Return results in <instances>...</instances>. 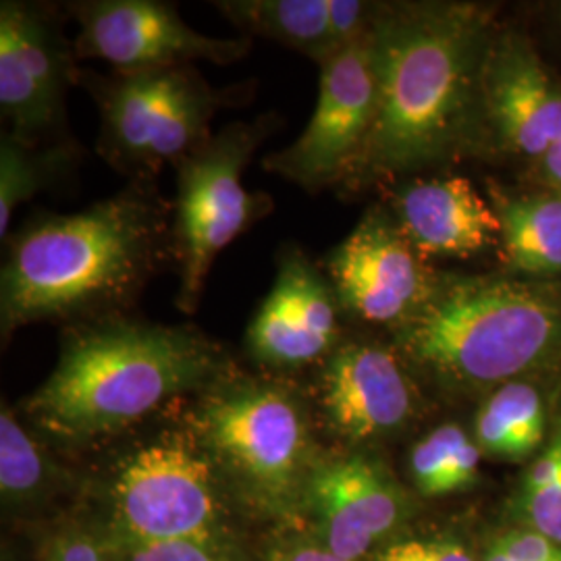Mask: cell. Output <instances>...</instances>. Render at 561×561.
Masks as SVG:
<instances>
[{
	"mask_svg": "<svg viewBox=\"0 0 561 561\" xmlns=\"http://www.w3.org/2000/svg\"><path fill=\"white\" fill-rule=\"evenodd\" d=\"M468 433L460 424L447 422L424 435L410 451V477L424 497H445L449 466Z\"/></svg>",
	"mask_w": 561,
	"mask_h": 561,
	"instance_id": "24",
	"label": "cell"
},
{
	"mask_svg": "<svg viewBox=\"0 0 561 561\" xmlns=\"http://www.w3.org/2000/svg\"><path fill=\"white\" fill-rule=\"evenodd\" d=\"M319 67V99L312 117L296 141L262 161L268 173L310 194L347 180L370 136L379 94L370 30Z\"/></svg>",
	"mask_w": 561,
	"mask_h": 561,
	"instance_id": "9",
	"label": "cell"
},
{
	"mask_svg": "<svg viewBox=\"0 0 561 561\" xmlns=\"http://www.w3.org/2000/svg\"><path fill=\"white\" fill-rule=\"evenodd\" d=\"M41 561H117L115 549L83 530L67 528L46 542Z\"/></svg>",
	"mask_w": 561,
	"mask_h": 561,
	"instance_id": "27",
	"label": "cell"
},
{
	"mask_svg": "<svg viewBox=\"0 0 561 561\" xmlns=\"http://www.w3.org/2000/svg\"><path fill=\"white\" fill-rule=\"evenodd\" d=\"M370 41L377 113L360 159L343 185L431 169L470 141L481 108L489 23L463 2H412L379 9Z\"/></svg>",
	"mask_w": 561,
	"mask_h": 561,
	"instance_id": "1",
	"label": "cell"
},
{
	"mask_svg": "<svg viewBox=\"0 0 561 561\" xmlns=\"http://www.w3.org/2000/svg\"><path fill=\"white\" fill-rule=\"evenodd\" d=\"M375 561H477L463 542L447 535L405 537L382 547Z\"/></svg>",
	"mask_w": 561,
	"mask_h": 561,
	"instance_id": "26",
	"label": "cell"
},
{
	"mask_svg": "<svg viewBox=\"0 0 561 561\" xmlns=\"http://www.w3.org/2000/svg\"><path fill=\"white\" fill-rule=\"evenodd\" d=\"M514 510L522 526L561 545V424L545 443L516 491Z\"/></svg>",
	"mask_w": 561,
	"mask_h": 561,
	"instance_id": "23",
	"label": "cell"
},
{
	"mask_svg": "<svg viewBox=\"0 0 561 561\" xmlns=\"http://www.w3.org/2000/svg\"><path fill=\"white\" fill-rule=\"evenodd\" d=\"M80 23L73 46L81 59L106 60L117 73L183 67L194 60L231 65L250 53L248 36L217 38L196 32L175 7L159 0L73 2Z\"/></svg>",
	"mask_w": 561,
	"mask_h": 561,
	"instance_id": "10",
	"label": "cell"
},
{
	"mask_svg": "<svg viewBox=\"0 0 561 561\" xmlns=\"http://www.w3.org/2000/svg\"><path fill=\"white\" fill-rule=\"evenodd\" d=\"M481 561H512L507 560L505 556H503L502 551L493 545V542H489L486 545V549H484V556H482Z\"/></svg>",
	"mask_w": 561,
	"mask_h": 561,
	"instance_id": "32",
	"label": "cell"
},
{
	"mask_svg": "<svg viewBox=\"0 0 561 561\" xmlns=\"http://www.w3.org/2000/svg\"><path fill=\"white\" fill-rule=\"evenodd\" d=\"M115 549L117 561H236L225 542L121 541Z\"/></svg>",
	"mask_w": 561,
	"mask_h": 561,
	"instance_id": "25",
	"label": "cell"
},
{
	"mask_svg": "<svg viewBox=\"0 0 561 561\" xmlns=\"http://www.w3.org/2000/svg\"><path fill=\"white\" fill-rule=\"evenodd\" d=\"M221 479L192 424L131 447L111 479L121 541L225 542Z\"/></svg>",
	"mask_w": 561,
	"mask_h": 561,
	"instance_id": "8",
	"label": "cell"
},
{
	"mask_svg": "<svg viewBox=\"0 0 561 561\" xmlns=\"http://www.w3.org/2000/svg\"><path fill=\"white\" fill-rule=\"evenodd\" d=\"M377 11L379 7L362 0H329V20L337 48L368 34Z\"/></svg>",
	"mask_w": 561,
	"mask_h": 561,
	"instance_id": "29",
	"label": "cell"
},
{
	"mask_svg": "<svg viewBox=\"0 0 561 561\" xmlns=\"http://www.w3.org/2000/svg\"><path fill=\"white\" fill-rule=\"evenodd\" d=\"M493 208L500 219L505 262L526 275L551 277L561 273V196H502Z\"/></svg>",
	"mask_w": 561,
	"mask_h": 561,
	"instance_id": "20",
	"label": "cell"
},
{
	"mask_svg": "<svg viewBox=\"0 0 561 561\" xmlns=\"http://www.w3.org/2000/svg\"><path fill=\"white\" fill-rule=\"evenodd\" d=\"M396 222L422 256H470L500 241L493 204L460 175L401 185Z\"/></svg>",
	"mask_w": 561,
	"mask_h": 561,
	"instance_id": "17",
	"label": "cell"
},
{
	"mask_svg": "<svg viewBox=\"0 0 561 561\" xmlns=\"http://www.w3.org/2000/svg\"><path fill=\"white\" fill-rule=\"evenodd\" d=\"M422 259L398 222L373 210L329 254L327 277L345 314L398 329L435 287Z\"/></svg>",
	"mask_w": 561,
	"mask_h": 561,
	"instance_id": "12",
	"label": "cell"
},
{
	"mask_svg": "<svg viewBox=\"0 0 561 561\" xmlns=\"http://www.w3.org/2000/svg\"><path fill=\"white\" fill-rule=\"evenodd\" d=\"M277 129L275 115L233 121L178 164V201L171 229L180 262L178 306L196 312L217 256L273 210V201L243 185L245 167Z\"/></svg>",
	"mask_w": 561,
	"mask_h": 561,
	"instance_id": "7",
	"label": "cell"
},
{
	"mask_svg": "<svg viewBox=\"0 0 561 561\" xmlns=\"http://www.w3.org/2000/svg\"><path fill=\"white\" fill-rule=\"evenodd\" d=\"M493 545L512 561H561V545L533 528H512L497 535Z\"/></svg>",
	"mask_w": 561,
	"mask_h": 561,
	"instance_id": "28",
	"label": "cell"
},
{
	"mask_svg": "<svg viewBox=\"0 0 561 561\" xmlns=\"http://www.w3.org/2000/svg\"><path fill=\"white\" fill-rule=\"evenodd\" d=\"M243 36H261L322 65L340 48L331 32L329 0H225L215 2Z\"/></svg>",
	"mask_w": 561,
	"mask_h": 561,
	"instance_id": "18",
	"label": "cell"
},
{
	"mask_svg": "<svg viewBox=\"0 0 561 561\" xmlns=\"http://www.w3.org/2000/svg\"><path fill=\"white\" fill-rule=\"evenodd\" d=\"M341 306L333 283L300 250L280 254L271 294L245 331L254 360L294 370L327 360L340 347Z\"/></svg>",
	"mask_w": 561,
	"mask_h": 561,
	"instance_id": "15",
	"label": "cell"
},
{
	"mask_svg": "<svg viewBox=\"0 0 561 561\" xmlns=\"http://www.w3.org/2000/svg\"><path fill=\"white\" fill-rule=\"evenodd\" d=\"M73 76L69 46L48 13L15 0L0 4V113L9 136L41 148L59 127Z\"/></svg>",
	"mask_w": 561,
	"mask_h": 561,
	"instance_id": "13",
	"label": "cell"
},
{
	"mask_svg": "<svg viewBox=\"0 0 561 561\" xmlns=\"http://www.w3.org/2000/svg\"><path fill=\"white\" fill-rule=\"evenodd\" d=\"M101 113L102 157L136 181L180 164L208 140L210 121L243 85L215 88L192 65L117 73H88Z\"/></svg>",
	"mask_w": 561,
	"mask_h": 561,
	"instance_id": "6",
	"label": "cell"
},
{
	"mask_svg": "<svg viewBox=\"0 0 561 561\" xmlns=\"http://www.w3.org/2000/svg\"><path fill=\"white\" fill-rule=\"evenodd\" d=\"M190 424L222 479L250 502L273 514L300 510L304 489L322 456L294 387L222 377L206 389Z\"/></svg>",
	"mask_w": 561,
	"mask_h": 561,
	"instance_id": "5",
	"label": "cell"
},
{
	"mask_svg": "<svg viewBox=\"0 0 561 561\" xmlns=\"http://www.w3.org/2000/svg\"><path fill=\"white\" fill-rule=\"evenodd\" d=\"M169 241L167 204L146 181L73 215H38L9 238L0 277L7 341L38 321H101L140 296Z\"/></svg>",
	"mask_w": 561,
	"mask_h": 561,
	"instance_id": "2",
	"label": "cell"
},
{
	"mask_svg": "<svg viewBox=\"0 0 561 561\" xmlns=\"http://www.w3.org/2000/svg\"><path fill=\"white\" fill-rule=\"evenodd\" d=\"M474 442L491 460L535 456L547 443V408L539 387L524 379L497 387L477 414Z\"/></svg>",
	"mask_w": 561,
	"mask_h": 561,
	"instance_id": "19",
	"label": "cell"
},
{
	"mask_svg": "<svg viewBox=\"0 0 561 561\" xmlns=\"http://www.w3.org/2000/svg\"><path fill=\"white\" fill-rule=\"evenodd\" d=\"M73 162V148L62 144L34 148L4 134L0 141V240H7L13 213L34 198Z\"/></svg>",
	"mask_w": 561,
	"mask_h": 561,
	"instance_id": "22",
	"label": "cell"
},
{
	"mask_svg": "<svg viewBox=\"0 0 561 561\" xmlns=\"http://www.w3.org/2000/svg\"><path fill=\"white\" fill-rule=\"evenodd\" d=\"M319 403L331 431L362 447L408 426L416 414V389L398 350L350 341L322 362Z\"/></svg>",
	"mask_w": 561,
	"mask_h": 561,
	"instance_id": "14",
	"label": "cell"
},
{
	"mask_svg": "<svg viewBox=\"0 0 561 561\" xmlns=\"http://www.w3.org/2000/svg\"><path fill=\"white\" fill-rule=\"evenodd\" d=\"M59 466L18 419L2 405L0 412V495L9 507H20L42 500L59 481Z\"/></svg>",
	"mask_w": 561,
	"mask_h": 561,
	"instance_id": "21",
	"label": "cell"
},
{
	"mask_svg": "<svg viewBox=\"0 0 561 561\" xmlns=\"http://www.w3.org/2000/svg\"><path fill=\"white\" fill-rule=\"evenodd\" d=\"M221 345L192 327L111 317L80 322L62 337L59 362L23 401L44 435L88 445L127 431L169 401L227 377Z\"/></svg>",
	"mask_w": 561,
	"mask_h": 561,
	"instance_id": "3",
	"label": "cell"
},
{
	"mask_svg": "<svg viewBox=\"0 0 561 561\" xmlns=\"http://www.w3.org/2000/svg\"><path fill=\"white\" fill-rule=\"evenodd\" d=\"M542 175L553 192L561 196V141H558L541 159Z\"/></svg>",
	"mask_w": 561,
	"mask_h": 561,
	"instance_id": "31",
	"label": "cell"
},
{
	"mask_svg": "<svg viewBox=\"0 0 561 561\" xmlns=\"http://www.w3.org/2000/svg\"><path fill=\"white\" fill-rule=\"evenodd\" d=\"M300 510L310 518L314 541L343 560L360 561L398 533L408 497L381 460L354 449L322 456Z\"/></svg>",
	"mask_w": 561,
	"mask_h": 561,
	"instance_id": "11",
	"label": "cell"
},
{
	"mask_svg": "<svg viewBox=\"0 0 561 561\" xmlns=\"http://www.w3.org/2000/svg\"><path fill=\"white\" fill-rule=\"evenodd\" d=\"M481 108L507 148L539 159L561 141V85L518 36L491 42L482 67Z\"/></svg>",
	"mask_w": 561,
	"mask_h": 561,
	"instance_id": "16",
	"label": "cell"
},
{
	"mask_svg": "<svg viewBox=\"0 0 561 561\" xmlns=\"http://www.w3.org/2000/svg\"><path fill=\"white\" fill-rule=\"evenodd\" d=\"M266 561H350L343 560L322 547L321 542L310 539H287L271 547Z\"/></svg>",
	"mask_w": 561,
	"mask_h": 561,
	"instance_id": "30",
	"label": "cell"
},
{
	"mask_svg": "<svg viewBox=\"0 0 561 561\" xmlns=\"http://www.w3.org/2000/svg\"><path fill=\"white\" fill-rule=\"evenodd\" d=\"M393 335L401 358L445 389H497L561 360V291L530 280L437 277Z\"/></svg>",
	"mask_w": 561,
	"mask_h": 561,
	"instance_id": "4",
	"label": "cell"
}]
</instances>
